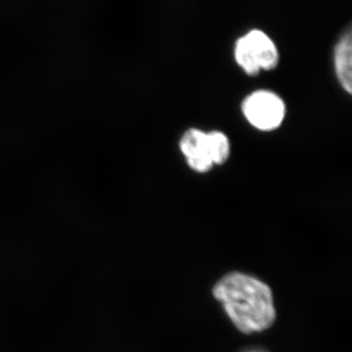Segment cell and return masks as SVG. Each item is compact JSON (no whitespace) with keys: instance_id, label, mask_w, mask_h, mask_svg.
I'll list each match as a JSON object with an SVG mask.
<instances>
[{"instance_id":"cell-1","label":"cell","mask_w":352,"mask_h":352,"mask_svg":"<svg viewBox=\"0 0 352 352\" xmlns=\"http://www.w3.org/2000/svg\"><path fill=\"white\" fill-rule=\"evenodd\" d=\"M214 295L241 332H263L274 323L272 293L256 278L244 273L227 274L215 285Z\"/></svg>"},{"instance_id":"cell-2","label":"cell","mask_w":352,"mask_h":352,"mask_svg":"<svg viewBox=\"0 0 352 352\" xmlns=\"http://www.w3.org/2000/svg\"><path fill=\"white\" fill-rule=\"evenodd\" d=\"M243 113L252 126L271 131L281 126L286 115V106L277 94L268 90L252 92L243 102Z\"/></svg>"},{"instance_id":"cell-3","label":"cell","mask_w":352,"mask_h":352,"mask_svg":"<svg viewBox=\"0 0 352 352\" xmlns=\"http://www.w3.org/2000/svg\"><path fill=\"white\" fill-rule=\"evenodd\" d=\"M180 150L187 164L197 173H208L214 166L208 148V133L198 129H190L183 134Z\"/></svg>"},{"instance_id":"cell-4","label":"cell","mask_w":352,"mask_h":352,"mask_svg":"<svg viewBox=\"0 0 352 352\" xmlns=\"http://www.w3.org/2000/svg\"><path fill=\"white\" fill-rule=\"evenodd\" d=\"M254 59L261 69L270 71L279 63V52L272 39L261 30H252L245 34Z\"/></svg>"},{"instance_id":"cell-5","label":"cell","mask_w":352,"mask_h":352,"mask_svg":"<svg viewBox=\"0 0 352 352\" xmlns=\"http://www.w3.org/2000/svg\"><path fill=\"white\" fill-rule=\"evenodd\" d=\"M336 74L342 88L349 94L352 92V38L351 31L349 30L340 36L335 47Z\"/></svg>"},{"instance_id":"cell-6","label":"cell","mask_w":352,"mask_h":352,"mask_svg":"<svg viewBox=\"0 0 352 352\" xmlns=\"http://www.w3.org/2000/svg\"><path fill=\"white\" fill-rule=\"evenodd\" d=\"M208 154L214 164L226 163L230 155V143L226 134L220 131L208 133Z\"/></svg>"},{"instance_id":"cell-7","label":"cell","mask_w":352,"mask_h":352,"mask_svg":"<svg viewBox=\"0 0 352 352\" xmlns=\"http://www.w3.org/2000/svg\"><path fill=\"white\" fill-rule=\"evenodd\" d=\"M235 59L247 75L256 76L261 72L258 62L254 59L245 36L238 39L235 44Z\"/></svg>"},{"instance_id":"cell-8","label":"cell","mask_w":352,"mask_h":352,"mask_svg":"<svg viewBox=\"0 0 352 352\" xmlns=\"http://www.w3.org/2000/svg\"><path fill=\"white\" fill-rule=\"evenodd\" d=\"M248 352H264V351H258V349H256V351H248Z\"/></svg>"}]
</instances>
